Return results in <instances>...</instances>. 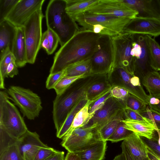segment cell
Segmentation results:
<instances>
[{
    "instance_id": "obj_1",
    "label": "cell",
    "mask_w": 160,
    "mask_h": 160,
    "mask_svg": "<svg viewBox=\"0 0 160 160\" xmlns=\"http://www.w3.org/2000/svg\"><path fill=\"white\" fill-rule=\"evenodd\" d=\"M102 35L79 28L56 52L50 73L62 71L78 62L91 58L98 50Z\"/></svg>"
},
{
    "instance_id": "obj_2",
    "label": "cell",
    "mask_w": 160,
    "mask_h": 160,
    "mask_svg": "<svg viewBox=\"0 0 160 160\" xmlns=\"http://www.w3.org/2000/svg\"><path fill=\"white\" fill-rule=\"evenodd\" d=\"M66 7L65 0H51L45 12L47 28L57 35L61 46L79 28L76 22L66 12Z\"/></svg>"
},
{
    "instance_id": "obj_3",
    "label": "cell",
    "mask_w": 160,
    "mask_h": 160,
    "mask_svg": "<svg viewBox=\"0 0 160 160\" xmlns=\"http://www.w3.org/2000/svg\"><path fill=\"white\" fill-rule=\"evenodd\" d=\"M7 91H0V128L18 140L28 130L19 112L10 101Z\"/></svg>"
},
{
    "instance_id": "obj_4",
    "label": "cell",
    "mask_w": 160,
    "mask_h": 160,
    "mask_svg": "<svg viewBox=\"0 0 160 160\" xmlns=\"http://www.w3.org/2000/svg\"><path fill=\"white\" fill-rule=\"evenodd\" d=\"M7 92L24 117L33 120L39 116L42 107L41 98L37 94L29 89L15 86H10Z\"/></svg>"
},
{
    "instance_id": "obj_5",
    "label": "cell",
    "mask_w": 160,
    "mask_h": 160,
    "mask_svg": "<svg viewBox=\"0 0 160 160\" xmlns=\"http://www.w3.org/2000/svg\"><path fill=\"white\" fill-rule=\"evenodd\" d=\"M44 17L42 10L35 12L23 26L26 48L27 63H34L41 47L42 34V21Z\"/></svg>"
},
{
    "instance_id": "obj_6",
    "label": "cell",
    "mask_w": 160,
    "mask_h": 160,
    "mask_svg": "<svg viewBox=\"0 0 160 160\" xmlns=\"http://www.w3.org/2000/svg\"><path fill=\"white\" fill-rule=\"evenodd\" d=\"M62 139L61 146L68 152L75 153L87 150L102 140L99 132L92 126L76 128Z\"/></svg>"
},
{
    "instance_id": "obj_7",
    "label": "cell",
    "mask_w": 160,
    "mask_h": 160,
    "mask_svg": "<svg viewBox=\"0 0 160 160\" xmlns=\"http://www.w3.org/2000/svg\"><path fill=\"white\" fill-rule=\"evenodd\" d=\"M89 86L68 91L57 95L53 101L52 118L56 132H58L71 109L81 98L87 93Z\"/></svg>"
},
{
    "instance_id": "obj_8",
    "label": "cell",
    "mask_w": 160,
    "mask_h": 160,
    "mask_svg": "<svg viewBox=\"0 0 160 160\" xmlns=\"http://www.w3.org/2000/svg\"><path fill=\"white\" fill-rule=\"evenodd\" d=\"M73 20L85 29H88L92 25L98 24L120 34L123 33L125 27L131 19L85 12L78 15Z\"/></svg>"
},
{
    "instance_id": "obj_9",
    "label": "cell",
    "mask_w": 160,
    "mask_h": 160,
    "mask_svg": "<svg viewBox=\"0 0 160 160\" xmlns=\"http://www.w3.org/2000/svg\"><path fill=\"white\" fill-rule=\"evenodd\" d=\"M91 59L93 73H112L114 50L112 37L101 35L98 49Z\"/></svg>"
},
{
    "instance_id": "obj_10",
    "label": "cell",
    "mask_w": 160,
    "mask_h": 160,
    "mask_svg": "<svg viewBox=\"0 0 160 160\" xmlns=\"http://www.w3.org/2000/svg\"><path fill=\"white\" fill-rule=\"evenodd\" d=\"M131 35L132 41L131 54L133 60L134 73L141 82L148 72L153 70L150 65L146 35Z\"/></svg>"
},
{
    "instance_id": "obj_11",
    "label": "cell",
    "mask_w": 160,
    "mask_h": 160,
    "mask_svg": "<svg viewBox=\"0 0 160 160\" xmlns=\"http://www.w3.org/2000/svg\"><path fill=\"white\" fill-rule=\"evenodd\" d=\"M112 38L114 50L113 72L116 68H122L134 75L133 60L131 54L132 42L131 34L122 33Z\"/></svg>"
},
{
    "instance_id": "obj_12",
    "label": "cell",
    "mask_w": 160,
    "mask_h": 160,
    "mask_svg": "<svg viewBox=\"0 0 160 160\" xmlns=\"http://www.w3.org/2000/svg\"><path fill=\"white\" fill-rule=\"evenodd\" d=\"M85 12L131 19L137 17L138 15L136 11L123 3L121 0H99L97 3Z\"/></svg>"
},
{
    "instance_id": "obj_13",
    "label": "cell",
    "mask_w": 160,
    "mask_h": 160,
    "mask_svg": "<svg viewBox=\"0 0 160 160\" xmlns=\"http://www.w3.org/2000/svg\"><path fill=\"white\" fill-rule=\"evenodd\" d=\"M45 0H19L5 20L16 27H22L36 11L42 9Z\"/></svg>"
},
{
    "instance_id": "obj_14",
    "label": "cell",
    "mask_w": 160,
    "mask_h": 160,
    "mask_svg": "<svg viewBox=\"0 0 160 160\" xmlns=\"http://www.w3.org/2000/svg\"><path fill=\"white\" fill-rule=\"evenodd\" d=\"M123 33L157 37L160 35V20L155 18L136 17L131 19L126 25Z\"/></svg>"
},
{
    "instance_id": "obj_15",
    "label": "cell",
    "mask_w": 160,
    "mask_h": 160,
    "mask_svg": "<svg viewBox=\"0 0 160 160\" xmlns=\"http://www.w3.org/2000/svg\"><path fill=\"white\" fill-rule=\"evenodd\" d=\"M21 155L24 160H34L38 150L48 147L40 140L36 132L28 130L16 142Z\"/></svg>"
},
{
    "instance_id": "obj_16",
    "label": "cell",
    "mask_w": 160,
    "mask_h": 160,
    "mask_svg": "<svg viewBox=\"0 0 160 160\" xmlns=\"http://www.w3.org/2000/svg\"><path fill=\"white\" fill-rule=\"evenodd\" d=\"M123 108H120L116 101L112 97H111L95 112L88 123L83 126L85 127L92 126L99 132L104 125L116 116Z\"/></svg>"
},
{
    "instance_id": "obj_17",
    "label": "cell",
    "mask_w": 160,
    "mask_h": 160,
    "mask_svg": "<svg viewBox=\"0 0 160 160\" xmlns=\"http://www.w3.org/2000/svg\"><path fill=\"white\" fill-rule=\"evenodd\" d=\"M138 12L137 17L160 20V0H121Z\"/></svg>"
},
{
    "instance_id": "obj_18",
    "label": "cell",
    "mask_w": 160,
    "mask_h": 160,
    "mask_svg": "<svg viewBox=\"0 0 160 160\" xmlns=\"http://www.w3.org/2000/svg\"><path fill=\"white\" fill-rule=\"evenodd\" d=\"M122 122L125 128L140 137L152 139L158 135L152 121L147 118L145 120H135L125 118Z\"/></svg>"
},
{
    "instance_id": "obj_19",
    "label": "cell",
    "mask_w": 160,
    "mask_h": 160,
    "mask_svg": "<svg viewBox=\"0 0 160 160\" xmlns=\"http://www.w3.org/2000/svg\"><path fill=\"white\" fill-rule=\"evenodd\" d=\"M17 27L5 20L0 22V58L11 52Z\"/></svg>"
},
{
    "instance_id": "obj_20",
    "label": "cell",
    "mask_w": 160,
    "mask_h": 160,
    "mask_svg": "<svg viewBox=\"0 0 160 160\" xmlns=\"http://www.w3.org/2000/svg\"><path fill=\"white\" fill-rule=\"evenodd\" d=\"M12 53L18 68L23 67L27 63L26 48L23 27H17Z\"/></svg>"
},
{
    "instance_id": "obj_21",
    "label": "cell",
    "mask_w": 160,
    "mask_h": 160,
    "mask_svg": "<svg viewBox=\"0 0 160 160\" xmlns=\"http://www.w3.org/2000/svg\"><path fill=\"white\" fill-rule=\"evenodd\" d=\"M123 141L134 160H149L146 145L141 137L133 132Z\"/></svg>"
},
{
    "instance_id": "obj_22",
    "label": "cell",
    "mask_w": 160,
    "mask_h": 160,
    "mask_svg": "<svg viewBox=\"0 0 160 160\" xmlns=\"http://www.w3.org/2000/svg\"><path fill=\"white\" fill-rule=\"evenodd\" d=\"M121 78L123 87L126 88L129 93L135 96L147 105L149 104L150 97L147 95L142 88H137L133 86L130 82V79L132 76L122 68L117 67L114 68Z\"/></svg>"
},
{
    "instance_id": "obj_23",
    "label": "cell",
    "mask_w": 160,
    "mask_h": 160,
    "mask_svg": "<svg viewBox=\"0 0 160 160\" xmlns=\"http://www.w3.org/2000/svg\"><path fill=\"white\" fill-rule=\"evenodd\" d=\"M88 100L87 93L75 103L67 115L59 131L56 132L57 137L62 139L67 133L71 126L75 115L86 104Z\"/></svg>"
},
{
    "instance_id": "obj_24",
    "label": "cell",
    "mask_w": 160,
    "mask_h": 160,
    "mask_svg": "<svg viewBox=\"0 0 160 160\" xmlns=\"http://www.w3.org/2000/svg\"><path fill=\"white\" fill-rule=\"evenodd\" d=\"M107 141L99 140L85 150L76 152L82 160H103L107 149Z\"/></svg>"
},
{
    "instance_id": "obj_25",
    "label": "cell",
    "mask_w": 160,
    "mask_h": 160,
    "mask_svg": "<svg viewBox=\"0 0 160 160\" xmlns=\"http://www.w3.org/2000/svg\"><path fill=\"white\" fill-rule=\"evenodd\" d=\"M65 0L66 12L73 19L78 15L84 12L99 1V0Z\"/></svg>"
},
{
    "instance_id": "obj_26",
    "label": "cell",
    "mask_w": 160,
    "mask_h": 160,
    "mask_svg": "<svg viewBox=\"0 0 160 160\" xmlns=\"http://www.w3.org/2000/svg\"><path fill=\"white\" fill-rule=\"evenodd\" d=\"M141 82L150 97H160V74L158 72L153 70L149 72L143 78Z\"/></svg>"
},
{
    "instance_id": "obj_27",
    "label": "cell",
    "mask_w": 160,
    "mask_h": 160,
    "mask_svg": "<svg viewBox=\"0 0 160 160\" xmlns=\"http://www.w3.org/2000/svg\"><path fill=\"white\" fill-rule=\"evenodd\" d=\"M150 65L154 71H160V45L154 38L146 35Z\"/></svg>"
},
{
    "instance_id": "obj_28",
    "label": "cell",
    "mask_w": 160,
    "mask_h": 160,
    "mask_svg": "<svg viewBox=\"0 0 160 160\" xmlns=\"http://www.w3.org/2000/svg\"><path fill=\"white\" fill-rule=\"evenodd\" d=\"M91 58L78 62L67 67L64 69L65 77L89 75L93 73Z\"/></svg>"
},
{
    "instance_id": "obj_29",
    "label": "cell",
    "mask_w": 160,
    "mask_h": 160,
    "mask_svg": "<svg viewBox=\"0 0 160 160\" xmlns=\"http://www.w3.org/2000/svg\"><path fill=\"white\" fill-rule=\"evenodd\" d=\"M92 103L93 101L92 100L88 99L85 105L78 112L74 117L70 128L67 133L76 128L85 126L88 123L89 116V108L90 106Z\"/></svg>"
},
{
    "instance_id": "obj_30",
    "label": "cell",
    "mask_w": 160,
    "mask_h": 160,
    "mask_svg": "<svg viewBox=\"0 0 160 160\" xmlns=\"http://www.w3.org/2000/svg\"><path fill=\"white\" fill-rule=\"evenodd\" d=\"M123 114L122 109L100 128L99 133L102 140L107 141L108 139L113 133L118 124L123 119Z\"/></svg>"
},
{
    "instance_id": "obj_31",
    "label": "cell",
    "mask_w": 160,
    "mask_h": 160,
    "mask_svg": "<svg viewBox=\"0 0 160 160\" xmlns=\"http://www.w3.org/2000/svg\"><path fill=\"white\" fill-rule=\"evenodd\" d=\"M88 75L82 74L73 77H64L54 88L57 95L60 94L68 89L71 85L77 80L84 78Z\"/></svg>"
},
{
    "instance_id": "obj_32",
    "label": "cell",
    "mask_w": 160,
    "mask_h": 160,
    "mask_svg": "<svg viewBox=\"0 0 160 160\" xmlns=\"http://www.w3.org/2000/svg\"><path fill=\"white\" fill-rule=\"evenodd\" d=\"M132 133V132L125 128L124 124L121 121L118 124L113 133L108 139L107 141L112 142L124 141Z\"/></svg>"
},
{
    "instance_id": "obj_33",
    "label": "cell",
    "mask_w": 160,
    "mask_h": 160,
    "mask_svg": "<svg viewBox=\"0 0 160 160\" xmlns=\"http://www.w3.org/2000/svg\"><path fill=\"white\" fill-rule=\"evenodd\" d=\"M0 160H24L16 142L0 153Z\"/></svg>"
},
{
    "instance_id": "obj_34",
    "label": "cell",
    "mask_w": 160,
    "mask_h": 160,
    "mask_svg": "<svg viewBox=\"0 0 160 160\" xmlns=\"http://www.w3.org/2000/svg\"><path fill=\"white\" fill-rule=\"evenodd\" d=\"M14 56L11 52H9L0 58V88L4 89V80L6 78H8L7 74L8 67L14 58Z\"/></svg>"
},
{
    "instance_id": "obj_35",
    "label": "cell",
    "mask_w": 160,
    "mask_h": 160,
    "mask_svg": "<svg viewBox=\"0 0 160 160\" xmlns=\"http://www.w3.org/2000/svg\"><path fill=\"white\" fill-rule=\"evenodd\" d=\"M124 103L125 106L140 113L146 110L147 105L138 98L130 93Z\"/></svg>"
},
{
    "instance_id": "obj_36",
    "label": "cell",
    "mask_w": 160,
    "mask_h": 160,
    "mask_svg": "<svg viewBox=\"0 0 160 160\" xmlns=\"http://www.w3.org/2000/svg\"><path fill=\"white\" fill-rule=\"evenodd\" d=\"M19 0H0V22L6 18Z\"/></svg>"
},
{
    "instance_id": "obj_37",
    "label": "cell",
    "mask_w": 160,
    "mask_h": 160,
    "mask_svg": "<svg viewBox=\"0 0 160 160\" xmlns=\"http://www.w3.org/2000/svg\"><path fill=\"white\" fill-rule=\"evenodd\" d=\"M110 91L95 101L91 107H89V122L95 112L104 105L108 99L112 97Z\"/></svg>"
},
{
    "instance_id": "obj_38",
    "label": "cell",
    "mask_w": 160,
    "mask_h": 160,
    "mask_svg": "<svg viewBox=\"0 0 160 160\" xmlns=\"http://www.w3.org/2000/svg\"><path fill=\"white\" fill-rule=\"evenodd\" d=\"M140 114L143 117L151 120L155 128H157L160 131V113L147 107L146 110Z\"/></svg>"
},
{
    "instance_id": "obj_39",
    "label": "cell",
    "mask_w": 160,
    "mask_h": 160,
    "mask_svg": "<svg viewBox=\"0 0 160 160\" xmlns=\"http://www.w3.org/2000/svg\"><path fill=\"white\" fill-rule=\"evenodd\" d=\"M17 140L0 128V153L10 146L16 143Z\"/></svg>"
},
{
    "instance_id": "obj_40",
    "label": "cell",
    "mask_w": 160,
    "mask_h": 160,
    "mask_svg": "<svg viewBox=\"0 0 160 160\" xmlns=\"http://www.w3.org/2000/svg\"><path fill=\"white\" fill-rule=\"evenodd\" d=\"M65 77V70L53 73H50L47 78L46 87L48 89H54V88L63 77Z\"/></svg>"
},
{
    "instance_id": "obj_41",
    "label": "cell",
    "mask_w": 160,
    "mask_h": 160,
    "mask_svg": "<svg viewBox=\"0 0 160 160\" xmlns=\"http://www.w3.org/2000/svg\"><path fill=\"white\" fill-rule=\"evenodd\" d=\"M110 92L112 97L124 102L129 93L128 91L125 88L118 86H115L112 88Z\"/></svg>"
},
{
    "instance_id": "obj_42",
    "label": "cell",
    "mask_w": 160,
    "mask_h": 160,
    "mask_svg": "<svg viewBox=\"0 0 160 160\" xmlns=\"http://www.w3.org/2000/svg\"><path fill=\"white\" fill-rule=\"evenodd\" d=\"M59 151L48 146L42 148L38 151L34 160H46Z\"/></svg>"
},
{
    "instance_id": "obj_43",
    "label": "cell",
    "mask_w": 160,
    "mask_h": 160,
    "mask_svg": "<svg viewBox=\"0 0 160 160\" xmlns=\"http://www.w3.org/2000/svg\"><path fill=\"white\" fill-rule=\"evenodd\" d=\"M47 30L49 43V49L47 53L48 55H51L56 49L59 40L58 36L54 32L48 28Z\"/></svg>"
},
{
    "instance_id": "obj_44",
    "label": "cell",
    "mask_w": 160,
    "mask_h": 160,
    "mask_svg": "<svg viewBox=\"0 0 160 160\" xmlns=\"http://www.w3.org/2000/svg\"><path fill=\"white\" fill-rule=\"evenodd\" d=\"M105 88V84L102 82L96 83L88 87L87 92L88 99L89 97L101 93L106 89L104 90Z\"/></svg>"
},
{
    "instance_id": "obj_45",
    "label": "cell",
    "mask_w": 160,
    "mask_h": 160,
    "mask_svg": "<svg viewBox=\"0 0 160 160\" xmlns=\"http://www.w3.org/2000/svg\"><path fill=\"white\" fill-rule=\"evenodd\" d=\"M126 118L135 120H145L147 118L143 117L140 113L125 106L123 108Z\"/></svg>"
},
{
    "instance_id": "obj_46",
    "label": "cell",
    "mask_w": 160,
    "mask_h": 160,
    "mask_svg": "<svg viewBox=\"0 0 160 160\" xmlns=\"http://www.w3.org/2000/svg\"><path fill=\"white\" fill-rule=\"evenodd\" d=\"M145 144L160 156V146L158 144V136H157L152 139H149L144 137H141Z\"/></svg>"
},
{
    "instance_id": "obj_47",
    "label": "cell",
    "mask_w": 160,
    "mask_h": 160,
    "mask_svg": "<svg viewBox=\"0 0 160 160\" xmlns=\"http://www.w3.org/2000/svg\"><path fill=\"white\" fill-rule=\"evenodd\" d=\"M18 68L14 58L8 65L7 68V74L8 77L12 78L18 74Z\"/></svg>"
},
{
    "instance_id": "obj_48",
    "label": "cell",
    "mask_w": 160,
    "mask_h": 160,
    "mask_svg": "<svg viewBox=\"0 0 160 160\" xmlns=\"http://www.w3.org/2000/svg\"><path fill=\"white\" fill-rule=\"evenodd\" d=\"M41 47L45 50L47 53L48 52L49 49V43L47 30L42 33Z\"/></svg>"
},
{
    "instance_id": "obj_49",
    "label": "cell",
    "mask_w": 160,
    "mask_h": 160,
    "mask_svg": "<svg viewBox=\"0 0 160 160\" xmlns=\"http://www.w3.org/2000/svg\"><path fill=\"white\" fill-rule=\"evenodd\" d=\"M122 153L123 154L126 160H134L128 148L123 141L121 145Z\"/></svg>"
},
{
    "instance_id": "obj_50",
    "label": "cell",
    "mask_w": 160,
    "mask_h": 160,
    "mask_svg": "<svg viewBox=\"0 0 160 160\" xmlns=\"http://www.w3.org/2000/svg\"><path fill=\"white\" fill-rule=\"evenodd\" d=\"M146 146L148 158L150 160H160V156L147 145Z\"/></svg>"
},
{
    "instance_id": "obj_51",
    "label": "cell",
    "mask_w": 160,
    "mask_h": 160,
    "mask_svg": "<svg viewBox=\"0 0 160 160\" xmlns=\"http://www.w3.org/2000/svg\"><path fill=\"white\" fill-rule=\"evenodd\" d=\"M64 152L59 151L58 153L50 157L46 160H64Z\"/></svg>"
},
{
    "instance_id": "obj_52",
    "label": "cell",
    "mask_w": 160,
    "mask_h": 160,
    "mask_svg": "<svg viewBox=\"0 0 160 160\" xmlns=\"http://www.w3.org/2000/svg\"><path fill=\"white\" fill-rule=\"evenodd\" d=\"M64 160H82L78 155L75 152H68L67 153Z\"/></svg>"
},
{
    "instance_id": "obj_53",
    "label": "cell",
    "mask_w": 160,
    "mask_h": 160,
    "mask_svg": "<svg viewBox=\"0 0 160 160\" xmlns=\"http://www.w3.org/2000/svg\"><path fill=\"white\" fill-rule=\"evenodd\" d=\"M159 100V104L156 105H152L149 104L148 105L149 108L152 109L160 113V97L158 98Z\"/></svg>"
},
{
    "instance_id": "obj_54",
    "label": "cell",
    "mask_w": 160,
    "mask_h": 160,
    "mask_svg": "<svg viewBox=\"0 0 160 160\" xmlns=\"http://www.w3.org/2000/svg\"><path fill=\"white\" fill-rule=\"evenodd\" d=\"M159 100L157 98L152 97H150L149 99V104L152 105H156L159 104Z\"/></svg>"
},
{
    "instance_id": "obj_55",
    "label": "cell",
    "mask_w": 160,
    "mask_h": 160,
    "mask_svg": "<svg viewBox=\"0 0 160 160\" xmlns=\"http://www.w3.org/2000/svg\"><path fill=\"white\" fill-rule=\"evenodd\" d=\"M156 130L158 133V144L160 146V131L157 128H156Z\"/></svg>"
},
{
    "instance_id": "obj_56",
    "label": "cell",
    "mask_w": 160,
    "mask_h": 160,
    "mask_svg": "<svg viewBox=\"0 0 160 160\" xmlns=\"http://www.w3.org/2000/svg\"><path fill=\"white\" fill-rule=\"evenodd\" d=\"M149 160H150L149 159Z\"/></svg>"
}]
</instances>
